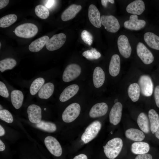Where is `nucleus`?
I'll return each mask as SVG.
<instances>
[{"mask_svg":"<svg viewBox=\"0 0 159 159\" xmlns=\"http://www.w3.org/2000/svg\"><path fill=\"white\" fill-rule=\"evenodd\" d=\"M122 147V140L120 138H116L109 141L103 148L106 156L109 159H114L118 155Z\"/></svg>","mask_w":159,"mask_h":159,"instance_id":"1","label":"nucleus"},{"mask_svg":"<svg viewBox=\"0 0 159 159\" xmlns=\"http://www.w3.org/2000/svg\"><path fill=\"white\" fill-rule=\"evenodd\" d=\"M15 33L17 36L29 38L34 36L38 32V28L35 24L30 23L19 25L15 29Z\"/></svg>","mask_w":159,"mask_h":159,"instance_id":"2","label":"nucleus"},{"mask_svg":"<svg viewBox=\"0 0 159 159\" xmlns=\"http://www.w3.org/2000/svg\"><path fill=\"white\" fill-rule=\"evenodd\" d=\"M101 124L99 121L92 122L86 129L81 136V140L87 143L94 139L97 135L101 127Z\"/></svg>","mask_w":159,"mask_h":159,"instance_id":"3","label":"nucleus"},{"mask_svg":"<svg viewBox=\"0 0 159 159\" xmlns=\"http://www.w3.org/2000/svg\"><path fill=\"white\" fill-rule=\"evenodd\" d=\"M81 111L80 105L73 103L68 106L65 109L62 115L63 121L66 123L72 122L79 116Z\"/></svg>","mask_w":159,"mask_h":159,"instance_id":"4","label":"nucleus"},{"mask_svg":"<svg viewBox=\"0 0 159 159\" xmlns=\"http://www.w3.org/2000/svg\"><path fill=\"white\" fill-rule=\"evenodd\" d=\"M101 21L105 29L108 32L115 33L120 28L118 20L113 15H102L101 16Z\"/></svg>","mask_w":159,"mask_h":159,"instance_id":"5","label":"nucleus"},{"mask_svg":"<svg viewBox=\"0 0 159 159\" xmlns=\"http://www.w3.org/2000/svg\"><path fill=\"white\" fill-rule=\"evenodd\" d=\"M44 142L46 147L52 155L56 157L62 155L61 146L56 138L52 136H47L45 138Z\"/></svg>","mask_w":159,"mask_h":159,"instance_id":"6","label":"nucleus"},{"mask_svg":"<svg viewBox=\"0 0 159 159\" xmlns=\"http://www.w3.org/2000/svg\"><path fill=\"white\" fill-rule=\"evenodd\" d=\"M81 69L78 64L73 63L67 65L62 75V79L65 82H70L78 77L80 75Z\"/></svg>","mask_w":159,"mask_h":159,"instance_id":"7","label":"nucleus"},{"mask_svg":"<svg viewBox=\"0 0 159 159\" xmlns=\"http://www.w3.org/2000/svg\"><path fill=\"white\" fill-rule=\"evenodd\" d=\"M138 83L140 91L143 95L149 97L152 95L153 85L151 79L149 75H141L139 79Z\"/></svg>","mask_w":159,"mask_h":159,"instance_id":"8","label":"nucleus"},{"mask_svg":"<svg viewBox=\"0 0 159 159\" xmlns=\"http://www.w3.org/2000/svg\"><path fill=\"white\" fill-rule=\"evenodd\" d=\"M65 34L60 33L53 35L49 39L46 44L47 49L49 51L56 50L61 47L65 42Z\"/></svg>","mask_w":159,"mask_h":159,"instance_id":"9","label":"nucleus"},{"mask_svg":"<svg viewBox=\"0 0 159 159\" xmlns=\"http://www.w3.org/2000/svg\"><path fill=\"white\" fill-rule=\"evenodd\" d=\"M136 51L138 56L145 64H150L153 62L154 57L153 54L143 43H138Z\"/></svg>","mask_w":159,"mask_h":159,"instance_id":"10","label":"nucleus"},{"mask_svg":"<svg viewBox=\"0 0 159 159\" xmlns=\"http://www.w3.org/2000/svg\"><path fill=\"white\" fill-rule=\"evenodd\" d=\"M117 46L119 52L124 57L128 58L130 56L132 49L127 37L124 35H121L118 38Z\"/></svg>","mask_w":159,"mask_h":159,"instance_id":"11","label":"nucleus"},{"mask_svg":"<svg viewBox=\"0 0 159 159\" xmlns=\"http://www.w3.org/2000/svg\"><path fill=\"white\" fill-rule=\"evenodd\" d=\"M145 21L138 19V16L135 14L130 16L129 19L125 21L124 24V27L127 29L134 30H138L143 28L145 25Z\"/></svg>","mask_w":159,"mask_h":159,"instance_id":"12","label":"nucleus"},{"mask_svg":"<svg viewBox=\"0 0 159 159\" xmlns=\"http://www.w3.org/2000/svg\"><path fill=\"white\" fill-rule=\"evenodd\" d=\"M27 113L29 120L32 123L37 124L42 120V110L39 106L32 104L27 109Z\"/></svg>","mask_w":159,"mask_h":159,"instance_id":"13","label":"nucleus"},{"mask_svg":"<svg viewBox=\"0 0 159 159\" xmlns=\"http://www.w3.org/2000/svg\"><path fill=\"white\" fill-rule=\"evenodd\" d=\"M122 106L120 102L115 103L112 108L109 114L110 122L114 125L118 124L120 122L122 115Z\"/></svg>","mask_w":159,"mask_h":159,"instance_id":"14","label":"nucleus"},{"mask_svg":"<svg viewBox=\"0 0 159 159\" xmlns=\"http://www.w3.org/2000/svg\"><path fill=\"white\" fill-rule=\"evenodd\" d=\"M88 16L91 23L95 27L100 28L102 25L100 13L97 7L90 4L88 8Z\"/></svg>","mask_w":159,"mask_h":159,"instance_id":"15","label":"nucleus"},{"mask_svg":"<svg viewBox=\"0 0 159 159\" xmlns=\"http://www.w3.org/2000/svg\"><path fill=\"white\" fill-rule=\"evenodd\" d=\"M108 109L107 104L105 102L98 103L94 105L91 109L89 113L92 118L99 117L105 115Z\"/></svg>","mask_w":159,"mask_h":159,"instance_id":"16","label":"nucleus"},{"mask_svg":"<svg viewBox=\"0 0 159 159\" xmlns=\"http://www.w3.org/2000/svg\"><path fill=\"white\" fill-rule=\"evenodd\" d=\"M145 9V4L142 0H136L132 2L127 5L126 8L128 13L136 15L141 14Z\"/></svg>","mask_w":159,"mask_h":159,"instance_id":"17","label":"nucleus"},{"mask_svg":"<svg viewBox=\"0 0 159 159\" xmlns=\"http://www.w3.org/2000/svg\"><path fill=\"white\" fill-rule=\"evenodd\" d=\"M79 90V86L75 84L71 85L66 87L63 90L59 97L60 101L65 102L74 96Z\"/></svg>","mask_w":159,"mask_h":159,"instance_id":"18","label":"nucleus"},{"mask_svg":"<svg viewBox=\"0 0 159 159\" xmlns=\"http://www.w3.org/2000/svg\"><path fill=\"white\" fill-rule=\"evenodd\" d=\"M82 9L80 5L72 4L70 5L62 13L61 17L62 20L66 21L74 18Z\"/></svg>","mask_w":159,"mask_h":159,"instance_id":"19","label":"nucleus"},{"mask_svg":"<svg viewBox=\"0 0 159 159\" xmlns=\"http://www.w3.org/2000/svg\"><path fill=\"white\" fill-rule=\"evenodd\" d=\"M120 58L117 54H115L111 57L109 66V71L110 74L112 77L117 76L120 70Z\"/></svg>","mask_w":159,"mask_h":159,"instance_id":"20","label":"nucleus"},{"mask_svg":"<svg viewBox=\"0 0 159 159\" xmlns=\"http://www.w3.org/2000/svg\"><path fill=\"white\" fill-rule=\"evenodd\" d=\"M105 73L102 69L97 67L95 69L93 75V81L94 86L96 88L101 87L104 82Z\"/></svg>","mask_w":159,"mask_h":159,"instance_id":"21","label":"nucleus"},{"mask_svg":"<svg viewBox=\"0 0 159 159\" xmlns=\"http://www.w3.org/2000/svg\"><path fill=\"white\" fill-rule=\"evenodd\" d=\"M144 40L150 48L159 50V37L151 32H147L144 35Z\"/></svg>","mask_w":159,"mask_h":159,"instance_id":"22","label":"nucleus"},{"mask_svg":"<svg viewBox=\"0 0 159 159\" xmlns=\"http://www.w3.org/2000/svg\"><path fill=\"white\" fill-rule=\"evenodd\" d=\"M150 148L148 143L140 141L133 143L131 145V150L134 154L140 155L147 153Z\"/></svg>","mask_w":159,"mask_h":159,"instance_id":"23","label":"nucleus"},{"mask_svg":"<svg viewBox=\"0 0 159 159\" xmlns=\"http://www.w3.org/2000/svg\"><path fill=\"white\" fill-rule=\"evenodd\" d=\"M49 39L48 36H44L36 39L29 45V50L32 52H37L40 51L46 45Z\"/></svg>","mask_w":159,"mask_h":159,"instance_id":"24","label":"nucleus"},{"mask_svg":"<svg viewBox=\"0 0 159 159\" xmlns=\"http://www.w3.org/2000/svg\"><path fill=\"white\" fill-rule=\"evenodd\" d=\"M125 134L127 138L134 141L140 142L145 138V135L143 132L137 129H129L125 131Z\"/></svg>","mask_w":159,"mask_h":159,"instance_id":"25","label":"nucleus"},{"mask_svg":"<svg viewBox=\"0 0 159 159\" xmlns=\"http://www.w3.org/2000/svg\"><path fill=\"white\" fill-rule=\"evenodd\" d=\"M54 90L53 84L51 82H48L44 84L39 90L38 95L42 99H48L52 95Z\"/></svg>","mask_w":159,"mask_h":159,"instance_id":"26","label":"nucleus"},{"mask_svg":"<svg viewBox=\"0 0 159 159\" xmlns=\"http://www.w3.org/2000/svg\"><path fill=\"white\" fill-rule=\"evenodd\" d=\"M11 103L14 107L16 109L22 106L24 95L21 91L18 90H13L11 93Z\"/></svg>","mask_w":159,"mask_h":159,"instance_id":"27","label":"nucleus"},{"mask_svg":"<svg viewBox=\"0 0 159 159\" xmlns=\"http://www.w3.org/2000/svg\"><path fill=\"white\" fill-rule=\"evenodd\" d=\"M148 117L150 124V129L153 134L156 131L159 127V116L156 112L153 109L148 112Z\"/></svg>","mask_w":159,"mask_h":159,"instance_id":"28","label":"nucleus"},{"mask_svg":"<svg viewBox=\"0 0 159 159\" xmlns=\"http://www.w3.org/2000/svg\"><path fill=\"white\" fill-rule=\"evenodd\" d=\"M149 120L146 115L141 112L138 115L137 122L140 128L145 133L149 132L150 129Z\"/></svg>","mask_w":159,"mask_h":159,"instance_id":"29","label":"nucleus"},{"mask_svg":"<svg viewBox=\"0 0 159 159\" xmlns=\"http://www.w3.org/2000/svg\"><path fill=\"white\" fill-rule=\"evenodd\" d=\"M140 92V87L138 84L136 83L130 84L128 89L129 97L133 102H136L139 100Z\"/></svg>","mask_w":159,"mask_h":159,"instance_id":"30","label":"nucleus"},{"mask_svg":"<svg viewBox=\"0 0 159 159\" xmlns=\"http://www.w3.org/2000/svg\"><path fill=\"white\" fill-rule=\"evenodd\" d=\"M35 126L37 128L48 132H54L57 129V127L55 124L44 120H41L39 123L36 124Z\"/></svg>","mask_w":159,"mask_h":159,"instance_id":"31","label":"nucleus"},{"mask_svg":"<svg viewBox=\"0 0 159 159\" xmlns=\"http://www.w3.org/2000/svg\"><path fill=\"white\" fill-rule=\"evenodd\" d=\"M17 16L14 14L6 15L0 19V27L2 28L8 27L17 20Z\"/></svg>","mask_w":159,"mask_h":159,"instance_id":"32","label":"nucleus"},{"mask_svg":"<svg viewBox=\"0 0 159 159\" xmlns=\"http://www.w3.org/2000/svg\"><path fill=\"white\" fill-rule=\"evenodd\" d=\"M16 64V62L14 59H5L0 61V71L3 72L6 70L12 69Z\"/></svg>","mask_w":159,"mask_h":159,"instance_id":"33","label":"nucleus"},{"mask_svg":"<svg viewBox=\"0 0 159 159\" xmlns=\"http://www.w3.org/2000/svg\"><path fill=\"white\" fill-rule=\"evenodd\" d=\"M44 82V79L41 77L37 78L34 80L30 87L31 94L32 95L36 94L43 86Z\"/></svg>","mask_w":159,"mask_h":159,"instance_id":"34","label":"nucleus"},{"mask_svg":"<svg viewBox=\"0 0 159 159\" xmlns=\"http://www.w3.org/2000/svg\"><path fill=\"white\" fill-rule=\"evenodd\" d=\"M34 11L36 15L38 17L42 19L47 18L49 15L48 9L42 5L37 6L35 7Z\"/></svg>","mask_w":159,"mask_h":159,"instance_id":"35","label":"nucleus"},{"mask_svg":"<svg viewBox=\"0 0 159 159\" xmlns=\"http://www.w3.org/2000/svg\"><path fill=\"white\" fill-rule=\"evenodd\" d=\"M82 55L90 60L98 59L101 57L100 53L94 48L84 51L82 53Z\"/></svg>","mask_w":159,"mask_h":159,"instance_id":"36","label":"nucleus"},{"mask_svg":"<svg viewBox=\"0 0 159 159\" xmlns=\"http://www.w3.org/2000/svg\"><path fill=\"white\" fill-rule=\"evenodd\" d=\"M0 118L1 120L8 123H12L14 120L13 117L11 113L6 109L0 110Z\"/></svg>","mask_w":159,"mask_h":159,"instance_id":"37","label":"nucleus"},{"mask_svg":"<svg viewBox=\"0 0 159 159\" xmlns=\"http://www.w3.org/2000/svg\"><path fill=\"white\" fill-rule=\"evenodd\" d=\"M81 37L85 44L89 46L92 44L93 41V37L90 32L86 30H83L81 32Z\"/></svg>","mask_w":159,"mask_h":159,"instance_id":"38","label":"nucleus"},{"mask_svg":"<svg viewBox=\"0 0 159 159\" xmlns=\"http://www.w3.org/2000/svg\"><path fill=\"white\" fill-rule=\"evenodd\" d=\"M0 95L5 98H7L9 96V93L5 84L1 81H0Z\"/></svg>","mask_w":159,"mask_h":159,"instance_id":"39","label":"nucleus"},{"mask_svg":"<svg viewBox=\"0 0 159 159\" xmlns=\"http://www.w3.org/2000/svg\"><path fill=\"white\" fill-rule=\"evenodd\" d=\"M154 95L156 105L159 108V85L155 87Z\"/></svg>","mask_w":159,"mask_h":159,"instance_id":"40","label":"nucleus"},{"mask_svg":"<svg viewBox=\"0 0 159 159\" xmlns=\"http://www.w3.org/2000/svg\"><path fill=\"white\" fill-rule=\"evenodd\" d=\"M135 159H152V155L148 153L140 154L137 155Z\"/></svg>","mask_w":159,"mask_h":159,"instance_id":"41","label":"nucleus"},{"mask_svg":"<svg viewBox=\"0 0 159 159\" xmlns=\"http://www.w3.org/2000/svg\"><path fill=\"white\" fill-rule=\"evenodd\" d=\"M9 0H0V9H1L6 6L8 4Z\"/></svg>","mask_w":159,"mask_h":159,"instance_id":"42","label":"nucleus"},{"mask_svg":"<svg viewBox=\"0 0 159 159\" xmlns=\"http://www.w3.org/2000/svg\"><path fill=\"white\" fill-rule=\"evenodd\" d=\"M47 3L45 4L47 8H50L54 4L55 2V0H50L47 1Z\"/></svg>","mask_w":159,"mask_h":159,"instance_id":"43","label":"nucleus"},{"mask_svg":"<svg viewBox=\"0 0 159 159\" xmlns=\"http://www.w3.org/2000/svg\"><path fill=\"white\" fill-rule=\"evenodd\" d=\"M101 1L102 4L105 7H107L108 2H109L112 4L114 2V0H101Z\"/></svg>","mask_w":159,"mask_h":159,"instance_id":"44","label":"nucleus"},{"mask_svg":"<svg viewBox=\"0 0 159 159\" xmlns=\"http://www.w3.org/2000/svg\"><path fill=\"white\" fill-rule=\"evenodd\" d=\"M73 159H88V158L86 155L81 154L75 156Z\"/></svg>","mask_w":159,"mask_h":159,"instance_id":"45","label":"nucleus"},{"mask_svg":"<svg viewBox=\"0 0 159 159\" xmlns=\"http://www.w3.org/2000/svg\"><path fill=\"white\" fill-rule=\"evenodd\" d=\"M5 149V146L1 140H0V151L2 152L4 151Z\"/></svg>","mask_w":159,"mask_h":159,"instance_id":"46","label":"nucleus"},{"mask_svg":"<svg viewBox=\"0 0 159 159\" xmlns=\"http://www.w3.org/2000/svg\"><path fill=\"white\" fill-rule=\"evenodd\" d=\"M5 133V131L4 129L1 125H0V136L1 137L4 136Z\"/></svg>","mask_w":159,"mask_h":159,"instance_id":"47","label":"nucleus"},{"mask_svg":"<svg viewBox=\"0 0 159 159\" xmlns=\"http://www.w3.org/2000/svg\"><path fill=\"white\" fill-rule=\"evenodd\" d=\"M155 135L156 137L157 138L159 139V127H158L156 131L155 132Z\"/></svg>","mask_w":159,"mask_h":159,"instance_id":"48","label":"nucleus"},{"mask_svg":"<svg viewBox=\"0 0 159 159\" xmlns=\"http://www.w3.org/2000/svg\"><path fill=\"white\" fill-rule=\"evenodd\" d=\"M117 101H118V100L117 99H115V101H114V102L115 103H116V102H117Z\"/></svg>","mask_w":159,"mask_h":159,"instance_id":"49","label":"nucleus"},{"mask_svg":"<svg viewBox=\"0 0 159 159\" xmlns=\"http://www.w3.org/2000/svg\"><path fill=\"white\" fill-rule=\"evenodd\" d=\"M110 133H111L112 134V131H111V132H110Z\"/></svg>","mask_w":159,"mask_h":159,"instance_id":"50","label":"nucleus"},{"mask_svg":"<svg viewBox=\"0 0 159 159\" xmlns=\"http://www.w3.org/2000/svg\"><path fill=\"white\" fill-rule=\"evenodd\" d=\"M0 47H1V43H0Z\"/></svg>","mask_w":159,"mask_h":159,"instance_id":"51","label":"nucleus"}]
</instances>
